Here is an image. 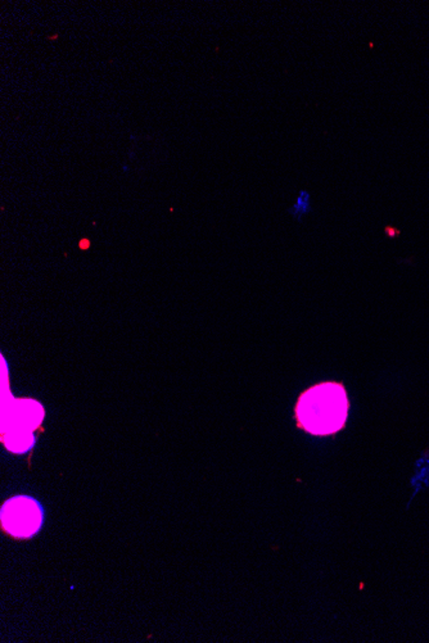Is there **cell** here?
Instances as JSON below:
<instances>
[{
	"label": "cell",
	"instance_id": "cell-1",
	"mask_svg": "<svg viewBox=\"0 0 429 643\" xmlns=\"http://www.w3.org/2000/svg\"><path fill=\"white\" fill-rule=\"evenodd\" d=\"M349 401L342 383L323 381L301 393L294 418L297 426L316 437L337 434L347 423Z\"/></svg>",
	"mask_w": 429,
	"mask_h": 643
},
{
	"label": "cell",
	"instance_id": "cell-2",
	"mask_svg": "<svg viewBox=\"0 0 429 643\" xmlns=\"http://www.w3.org/2000/svg\"><path fill=\"white\" fill-rule=\"evenodd\" d=\"M1 528L15 538H31L43 525V507L29 496H16L7 499L0 511Z\"/></svg>",
	"mask_w": 429,
	"mask_h": 643
},
{
	"label": "cell",
	"instance_id": "cell-3",
	"mask_svg": "<svg viewBox=\"0 0 429 643\" xmlns=\"http://www.w3.org/2000/svg\"><path fill=\"white\" fill-rule=\"evenodd\" d=\"M44 409L40 403L30 398L10 400L8 406L1 409V433L6 432H31L40 426L44 418Z\"/></svg>",
	"mask_w": 429,
	"mask_h": 643
},
{
	"label": "cell",
	"instance_id": "cell-4",
	"mask_svg": "<svg viewBox=\"0 0 429 643\" xmlns=\"http://www.w3.org/2000/svg\"><path fill=\"white\" fill-rule=\"evenodd\" d=\"M1 442L13 453H26L33 448L35 437L31 432H6L1 433Z\"/></svg>",
	"mask_w": 429,
	"mask_h": 643
},
{
	"label": "cell",
	"instance_id": "cell-5",
	"mask_svg": "<svg viewBox=\"0 0 429 643\" xmlns=\"http://www.w3.org/2000/svg\"><path fill=\"white\" fill-rule=\"evenodd\" d=\"M311 211V195L308 190H301L296 203L289 209V213L293 218L300 221L302 216L308 215Z\"/></svg>",
	"mask_w": 429,
	"mask_h": 643
},
{
	"label": "cell",
	"instance_id": "cell-6",
	"mask_svg": "<svg viewBox=\"0 0 429 643\" xmlns=\"http://www.w3.org/2000/svg\"><path fill=\"white\" fill-rule=\"evenodd\" d=\"M429 482V455L423 453L416 462V470L414 475V487H421L423 484L427 485Z\"/></svg>",
	"mask_w": 429,
	"mask_h": 643
},
{
	"label": "cell",
	"instance_id": "cell-7",
	"mask_svg": "<svg viewBox=\"0 0 429 643\" xmlns=\"http://www.w3.org/2000/svg\"><path fill=\"white\" fill-rule=\"evenodd\" d=\"M80 245H82V248H86V247L89 245V241H88V239H84V241H82V244H80Z\"/></svg>",
	"mask_w": 429,
	"mask_h": 643
},
{
	"label": "cell",
	"instance_id": "cell-8",
	"mask_svg": "<svg viewBox=\"0 0 429 643\" xmlns=\"http://www.w3.org/2000/svg\"><path fill=\"white\" fill-rule=\"evenodd\" d=\"M122 171H123V172H128V171H129V166H128V165H123V166H122Z\"/></svg>",
	"mask_w": 429,
	"mask_h": 643
}]
</instances>
